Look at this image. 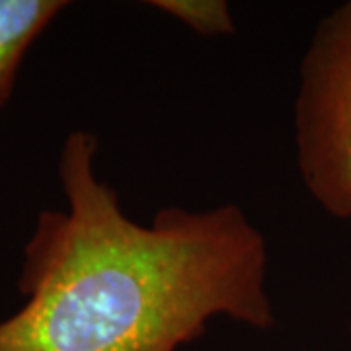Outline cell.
Here are the masks:
<instances>
[{"instance_id":"1","label":"cell","mask_w":351,"mask_h":351,"mask_svg":"<svg viewBox=\"0 0 351 351\" xmlns=\"http://www.w3.org/2000/svg\"><path fill=\"white\" fill-rule=\"evenodd\" d=\"M98 137L73 131L59 154L66 209L39 213L24 250L20 311L0 351H178L217 316L265 330L267 242L239 205L129 219L96 168Z\"/></svg>"},{"instance_id":"2","label":"cell","mask_w":351,"mask_h":351,"mask_svg":"<svg viewBox=\"0 0 351 351\" xmlns=\"http://www.w3.org/2000/svg\"><path fill=\"white\" fill-rule=\"evenodd\" d=\"M295 147L302 184L324 213L351 217V0L318 22L299 71Z\"/></svg>"},{"instance_id":"3","label":"cell","mask_w":351,"mask_h":351,"mask_svg":"<svg viewBox=\"0 0 351 351\" xmlns=\"http://www.w3.org/2000/svg\"><path fill=\"white\" fill-rule=\"evenodd\" d=\"M66 6L63 0H0V106L10 98L32 43Z\"/></svg>"},{"instance_id":"4","label":"cell","mask_w":351,"mask_h":351,"mask_svg":"<svg viewBox=\"0 0 351 351\" xmlns=\"http://www.w3.org/2000/svg\"><path fill=\"white\" fill-rule=\"evenodd\" d=\"M149 4L203 38L234 34L232 10L225 0H154Z\"/></svg>"},{"instance_id":"5","label":"cell","mask_w":351,"mask_h":351,"mask_svg":"<svg viewBox=\"0 0 351 351\" xmlns=\"http://www.w3.org/2000/svg\"><path fill=\"white\" fill-rule=\"evenodd\" d=\"M350 219H351V217H350Z\"/></svg>"}]
</instances>
